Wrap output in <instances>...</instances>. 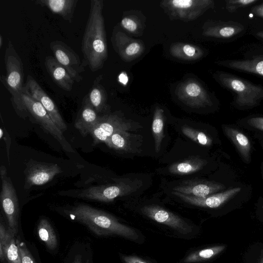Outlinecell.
Returning a JSON list of instances; mask_svg holds the SVG:
<instances>
[{"label": "cell", "instance_id": "obj_35", "mask_svg": "<svg viewBox=\"0 0 263 263\" xmlns=\"http://www.w3.org/2000/svg\"><path fill=\"white\" fill-rule=\"evenodd\" d=\"M140 45L137 42L130 44L125 49V53L128 55H133L139 52L140 50Z\"/></svg>", "mask_w": 263, "mask_h": 263}, {"label": "cell", "instance_id": "obj_26", "mask_svg": "<svg viewBox=\"0 0 263 263\" xmlns=\"http://www.w3.org/2000/svg\"><path fill=\"white\" fill-rule=\"evenodd\" d=\"M163 110L160 108L155 110L152 123V132L155 140V150L158 153L160 149L161 144L164 138Z\"/></svg>", "mask_w": 263, "mask_h": 263}, {"label": "cell", "instance_id": "obj_14", "mask_svg": "<svg viewBox=\"0 0 263 263\" xmlns=\"http://www.w3.org/2000/svg\"><path fill=\"white\" fill-rule=\"evenodd\" d=\"M224 189L220 183L206 181L190 180L183 181L173 189L174 191L196 197H204Z\"/></svg>", "mask_w": 263, "mask_h": 263}, {"label": "cell", "instance_id": "obj_32", "mask_svg": "<svg viewBox=\"0 0 263 263\" xmlns=\"http://www.w3.org/2000/svg\"><path fill=\"white\" fill-rule=\"evenodd\" d=\"M1 131V136L0 138L1 139H3L6 144V147L7 151V154L8 160L9 161V154H10V148L11 143V137L9 136V134L6 130L4 126L2 125L0 128Z\"/></svg>", "mask_w": 263, "mask_h": 263}, {"label": "cell", "instance_id": "obj_23", "mask_svg": "<svg viewBox=\"0 0 263 263\" xmlns=\"http://www.w3.org/2000/svg\"><path fill=\"white\" fill-rule=\"evenodd\" d=\"M102 76L96 77L89 92L86 95L89 101L97 113L103 110L106 103L105 91L100 82Z\"/></svg>", "mask_w": 263, "mask_h": 263}, {"label": "cell", "instance_id": "obj_1", "mask_svg": "<svg viewBox=\"0 0 263 263\" xmlns=\"http://www.w3.org/2000/svg\"><path fill=\"white\" fill-rule=\"evenodd\" d=\"M103 1L91 0L88 18L81 44L82 64L95 72L107 58V45L102 11Z\"/></svg>", "mask_w": 263, "mask_h": 263}, {"label": "cell", "instance_id": "obj_39", "mask_svg": "<svg viewBox=\"0 0 263 263\" xmlns=\"http://www.w3.org/2000/svg\"><path fill=\"white\" fill-rule=\"evenodd\" d=\"M120 81L124 85L126 84V83L128 82V79L126 73H122L120 75Z\"/></svg>", "mask_w": 263, "mask_h": 263}, {"label": "cell", "instance_id": "obj_10", "mask_svg": "<svg viewBox=\"0 0 263 263\" xmlns=\"http://www.w3.org/2000/svg\"><path fill=\"white\" fill-rule=\"evenodd\" d=\"M60 166L53 163L31 160L27 164L25 173L26 188L44 185L62 172Z\"/></svg>", "mask_w": 263, "mask_h": 263}, {"label": "cell", "instance_id": "obj_7", "mask_svg": "<svg viewBox=\"0 0 263 263\" xmlns=\"http://www.w3.org/2000/svg\"><path fill=\"white\" fill-rule=\"evenodd\" d=\"M138 187L137 183L134 182L95 185L79 190L74 196L101 202H109L117 197L130 194Z\"/></svg>", "mask_w": 263, "mask_h": 263}, {"label": "cell", "instance_id": "obj_20", "mask_svg": "<svg viewBox=\"0 0 263 263\" xmlns=\"http://www.w3.org/2000/svg\"><path fill=\"white\" fill-rule=\"evenodd\" d=\"M221 64L235 70L263 76V56L250 60L222 61Z\"/></svg>", "mask_w": 263, "mask_h": 263}, {"label": "cell", "instance_id": "obj_33", "mask_svg": "<svg viewBox=\"0 0 263 263\" xmlns=\"http://www.w3.org/2000/svg\"><path fill=\"white\" fill-rule=\"evenodd\" d=\"M247 123L252 128L263 132V117L251 118L248 120Z\"/></svg>", "mask_w": 263, "mask_h": 263}, {"label": "cell", "instance_id": "obj_21", "mask_svg": "<svg viewBox=\"0 0 263 263\" xmlns=\"http://www.w3.org/2000/svg\"><path fill=\"white\" fill-rule=\"evenodd\" d=\"M206 163V161L203 159L192 157L172 164L168 167V172L179 175H189L200 171Z\"/></svg>", "mask_w": 263, "mask_h": 263}, {"label": "cell", "instance_id": "obj_13", "mask_svg": "<svg viewBox=\"0 0 263 263\" xmlns=\"http://www.w3.org/2000/svg\"><path fill=\"white\" fill-rule=\"evenodd\" d=\"M240 190V187H236L204 197L186 195L175 191H173L172 193L189 204L200 207L215 209L222 205Z\"/></svg>", "mask_w": 263, "mask_h": 263}, {"label": "cell", "instance_id": "obj_12", "mask_svg": "<svg viewBox=\"0 0 263 263\" xmlns=\"http://www.w3.org/2000/svg\"><path fill=\"white\" fill-rule=\"evenodd\" d=\"M142 211L153 220L165 224L181 233L187 234L192 231L191 227L182 219L160 206L146 205L142 209Z\"/></svg>", "mask_w": 263, "mask_h": 263}, {"label": "cell", "instance_id": "obj_4", "mask_svg": "<svg viewBox=\"0 0 263 263\" xmlns=\"http://www.w3.org/2000/svg\"><path fill=\"white\" fill-rule=\"evenodd\" d=\"M220 83L236 95L235 105L242 108L257 105L263 100V87L239 77L221 72L218 74Z\"/></svg>", "mask_w": 263, "mask_h": 263}, {"label": "cell", "instance_id": "obj_18", "mask_svg": "<svg viewBox=\"0 0 263 263\" xmlns=\"http://www.w3.org/2000/svg\"><path fill=\"white\" fill-rule=\"evenodd\" d=\"M138 136L127 130L118 131L112 134L106 145L116 150L134 153L137 151Z\"/></svg>", "mask_w": 263, "mask_h": 263}, {"label": "cell", "instance_id": "obj_15", "mask_svg": "<svg viewBox=\"0 0 263 263\" xmlns=\"http://www.w3.org/2000/svg\"><path fill=\"white\" fill-rule=\"evenodd\" d=\"M44 64L47 72L57 85L65 91L71 90L75 81L53 56H46Z\"/></svg>", "mask_w": 263, "mask_h": 263}, {"label": "cell", "instance_id": "obj_16", "mask_svg": "<svg viewBox=\"0 0 263 263\" xmlns=\"http://www.w3.org/2000/svg\"><path fill=\"white\" fill-rule=\"evenodd\" d=\"M100 116L90 103L86 95L83 99L81 108L74 123L75 127L83 137L90 134L93 126L97 123Z\"/></svg>", "mask_w": 263, "mask_h": 263}, {"label": "cell", "instance_id": "obj_42", "mask_svg": "<svg viewBox=\"0 0 263 263\" xmlns=\"http://www.w3.org/2000/svg\"><path fill=\"white\" fill-rule=\"evenodd\" d=\"M3 43V38L2 34L0 35V48H2Z\"/></svg>", "mask_w": 263, "mask_h": 263}, {"label": "cell", "instance_id": "obj_31", "mask_svg": "<svg viewBox=\"0 0 263 263\" xmlns=\"http://www.w3.org/2000/svg\"><path fill=\"white\" fill-rule=\"evenodd\" d=\"M185 90L186 94L191 98L199 97L200 96L205 97L201 87L196 83L192 82L187 84L185 86Z\"/></svg>", "mask_w": 263, "mask_h": 263}, {"label": "cell", "instance_id": "obj_36", "mask_svg": "<svg viewBox=\"0 0 263 263\" xmlns=\"http://www.w3.org/2000/svg\"><path fill=\"white\" fill-rule=\"evenodd\" d=\"M122 259L124 263H147L143 259L135 256L122 255Z\"/></svg>", "mask_w": 263, "mask_h": 263}, {"label": "cell", "instance_id": "obj_8", "mask_svg": "<svg viewBox=\"0 0 263 263\" xmlns=\"http://www.w3.org/2000/svg\"><path fill=\"white\" fill-rule=\"evenodd\" d=\"M49 46L53 57L66 69L74 80L77 82L82 81L81 73L84 71V67L79 55L61 41H53Z\"/></svg>", "mask_w": 263, "mask_h": 263}, {"label": "cell", "instance_id": "obj_40", "mask_svg": "<svg viewBox=\"0 0 263 263\" xmlns=\"http://www.w3.org/2000/svg\"><path fill=\"white\" fill-rule=\"evenodd\" d=\"M72 263H82V256L81 255H76ZM87 263H88V261Z\"/></svg>", "mask_w": 263, "mask_h": 263}, {"label": "cell", "instance_id": "obj_22", "mask_svg": "<svg viewBox=\"0 0 263 263\" xmlns=\"http://www.w3.org/2000/svg\"><path fill=\"white\" fill-rule=\"evenodd\" d=\"M0 259L2 261L6 259L8 263H22L14 235L9 230L3 246L0 248Z\"/></svg>", "mask_w": 263, "mask_h": 263}, {"label": "cell", "instance_id": "obj_11", "mask_svg": "<svg viewBox=\"0 0 263 263\" xmlns=\"http://www.w3.org/2000/svg\"><path fill=\"white\" fill-rule=\"evenodd\" d=\"M130 124L117 115H110L100 116L98 121L91 129L90 135L94 144L108 142L111 136L121 130H128Z\"/></svg>", "mask_w": 263, "mask_h": 263}, {"label": "cell", "instance_id": "obj_41", "mask_svg": "<svg viewBox=\"0 0 263 263\" xmlns=\"http://www.w3.org/2000/svg\"><path fill=\"white\" fill-rule=\"evenodd\" d=\"M256 263H263V254L260 255Z\"/></svg>", "mask_w": 263, "mask_h": 263}, {"label": "cell", "instance_id": "obj_17", "mask_svg": "<svg viewBox=\"0 0 263 263\" xmlns=\"http://www.w3.org/2000/svg\"><path fill=\"white\" fill-rule=\"evenodd\" d=\"M35 4L47 8L65 21L72 23L78 0H35Z\"/></svg>", "mask_w": 263, "mask_h": 263}, {"label": "cell", "instance_id": "obj_30", "mask_svg": "<svg viewBox=\"0 0 263 263\" xmlns=\"http://www.w3.org/2000/svg\"><path fill=\"white\" fill-rule=\"evenodd\" d=\"M16 242L20 252L22 263H36L25 243L18 239H16Z\"/></svg>", "mask_w": 263, "mask_h": 263}, {"label": "cell", "instance_id": "obj_38", "mask_svg": "<svg viewBox=\"0 0 263 263\" xmlns=\"http://www.w3.org/2000/svg\"><path fill=\"white\" fill-rule=\"evenodd\" d=\"M251 12L255 15L263 18V3L253 7Z\"/></svg>", "mask_w": 263, "mask_h": 263}, {"label": "cell", "instance_id": "obj_9", "mask_svg": "<svg viewBox=\"0 0 263 263\" xmlns=\"http://www.w3.org/2000/svg\"><path fill=\"white\" fill-rule=\"evenodd\" d=\"M23 91L41 103L52 121L63 133L66 130L67 125L58 107L37 82L30 75L27 76Z\"/></svg>", "mask_w": 263, "mask_h": 263}, {"label": "cell", "instance_id": "obj_19", "mask_svg": "<svg viewBox=\"0 0 263 263\" xmlns=\"http://www.w3.org/2000/svg\"><path fill=\"white\" fill-rule=\"evenodd\" d=\"M223 129L226 135L235 145L243 159L246 162H249L251 144L248 138L235 128L224 126Z\"/></svg>", "mask_w": 263, "mask_h": 263}, {"label": "cell", "instance_id": "obj_37", "mask_svg": "<svg viewBox=\"0 0 263 263\" xmlns=\"http://www.w3.org/2000/svg\"><path fill=\"white\" fill-rule=\"evenodd\" d=\"M182 51H183L185 56L189 58H192L195 56L196 53V48L190 45H185L182 48Z\"/></svg>", "mask_w": 263, "mask_h": 263}, {"label": "cell", "instance_id": "obj_3", "mask_svg": "<svg viewBox=\"0 0 263 263\" xmlns=\"http://www.w3.org/2000/svg\"><path fill=\"white\" fill-rule=\"evenodd\" d=\"M4 63L6 75H1L0 80L10 94V101L15 112L25 119L28 114L22 97L24 87L23 64L10 40L5 52Z\"/></svg>", "mask_w": 263, "mask_h": 263}, {"label": "cell", "instance_id": "obj_28", "mask_svg": "<svg viewBox=\"0 0 263 263\" xmlns=\"http://www.w3.org/2000/svg\"><path fill=\"white\" fill-rule=\"evenodd\" d=\"M183 134L194 142L205 146H210L212 140L205 133L192 127L184 126L181 127Z\"/></svg>", "mask_w": 263, "mask_h": 263}, {"label": "cell", "instance_id": "obj_6", "mask_svg": "<svg viewBox=\"0 0 263 263\" xmlns=\"http://www.w3.org/2000/svg\"><path fill=\"white\" fill-rule=\"evenodd\" d=\"M2 190L0 199L2 207L6 217L9 230L16 235L18 227L19 205L17 196L11 180L7 177V170L1 166Z\"/></svg>", "mask_w": 263, "mask_h": 263}, {"label": "cell", "instance_id": "obj_27", "mask_svg": "<svg viewBox=\"0 0 263 263\" xmlns=\"http://www.w3.org/2000/svg\"><path fill=\"white\" fill-rule=\"evenodd\" d=\"M243 30V27L234 24H224L218 27H214L210 32V35L218 37L228 38L231 37Z\"/></svg>", "mask_w": 263, "mask_h": 263}, {"label": "cell", "instance_id": "obj_29", "mask_svg": "<svg viewBox=\"0 0 263 263\" xmlns=\"http://www.w3.org/2000/svg\"><path fill=\"white\" fill-rule=\"evenodd\" d=\"M258 2V0H229L226 1V9L231 13L239 8L247 7Z\"/></svg>", "mask_w": 263, "mask_h": 263}, {"label": "cell", "instance_id": "obj_5", "mask_svg": "<svg viewBox=\"0 0 263 263\" xmlns=\"http://www.w3.org/2000/svg\"><path fill=\"white\" fill-rule=\"evenodd\" d=\"M22 97L28 116L31 117L45 132L54 138L65 151L73 153L74 150L64 136L63 133L54 123L41 103L24 91Z\"/></svg>", "mask_w": 263, "mask_h": 263}, {"label": "cell", "instance_id": "obj_25", "mask_svg": "<svg viewBox=\"0 0 263 263\" xmlns=\"http://www.w3.org/2000/svg\"><path fill=\"white\" fill-rule=\"evenodd\" d=\"M226 248V245H217L194 252L186 256L183 262L195 263L209 260L222 253Z\"/></svg>", "mask_w": 263, "mask_h": 263}, {"label": "cell", "instance_id": "obj_34", "mask_svg": "<svg viewBox=\"0 0 263 263\" xmlns=\"http://www.w3.org/2000/svg\"><path fill=\"white\" fill-rule=\"evenodd\" d=\"M121 25L127 30L134 32L137 28V24L133 20L124 17L121 21Z\"/></svg>", "mask_w": 263, "mask_h": 263}, {"label": "cell", "instance_id": "obj_2", "mask_svg": "<svg viewBox=\"0 0 263 263\" xmlns=\"http://www.w3.org/2000/svg\"><path fill=\"white\" fill-rule=\"evenodd\" d=\"M73 220L87 227L98 236L117 235L129 239H138L137 232L133 228L119 222L111 215L89 205L77 204L65 210Z\"/></svg>", "mask_w": 263, "mask_h": 263}, {"label": "cell", "instance_id": "obj_43", "mask_svg": "<svg viewBox=\"0 0 263 263\" xmlns=\"http://www.w3.org/2000/svg\"><path fill=\"white\" fill-rule=\"evenodd\" d=\"M257 35L261 38L263 39V31L259 32L257 33Z\"/></svg>", "mask_w": 263, "mask_h": 263}, {"label": "cell", "instance_id": "obj_24", "mask_svg": "<svg viewBox=\"0 0 263 263\" xmlns=\"http://www.w3.org/2000/svg\"><path fill=\"white\" fill-rule=\"evenodd\" d=\"M38 235L42 242L50 250H54L57 247L58 240L55 233L49 221L42 218L37 226Z\"/></svg>", "mask_w": 263, "mask_h": 263}]
</instances>
